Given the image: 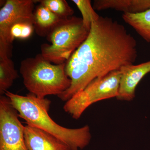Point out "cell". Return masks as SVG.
I'll use <instances>...</instances> for the list:
<instances>
[{
  "instance_id": "cell-1",
  "label": "cell",
  "mask_w": 150,
  "mask_h": 150,
  "mask_svg": "<svg viewBox=\"0 0 150 150\" xmlns=\"http://www.w3.org/2000/svg\"><path fill=\"white\" fill-rule=\"evenodd\" d=\"M137 57V41L126 28L111 18L100 16L92 23L86 39L65 63L71 82L58 97L67 102L95 79L133 64Z\"/></svg>"
},
{
  "instance_id": "cell-2",
  "label": "cell",
  "mask_w": 150,
  "mask_h": 150,
  "mask_svg": "<svg viewBox=\"0 0 150 150\" xmlns=\"http://www.w3.org/2000/svg\"><path fill=\"white\" fill-rule=\"evenodd\" d=\"M5 95L27 125L52 134L67 144L71 150H79L88 146L91 139L90 129L86 125L78 129H69L57 124L48 114L51 102L31 93L25 96L7 91Z\"/></svg>"
},
{
  "instance_id": "cell-3",
  "label": "cell",
  "mask_w": 150,
  "mask_h": 150,
  "mask_svg": "<svg viewBox=\"0 0 150 150\" xmlns=\"http://www.w3.org/2000/svg\"><path fill=\"white\" fill-rule=\"evenodd\" d=\"M66 64H55L41 54L24 59L21 63L20 73L29 93L38 98L61 94L71 85L65 71Z\"/></svg>"
},
{
  "instance_id": "cell-4",
  "label": "cell",
  "mask_w": 150,
  "mask_h": 150,
  "mask_svg": "<svg viewBox=\"0 0 150 150\" xmlns=\"http://www.w3.org/2000/svg\"><path fill=\"white\" fill-rule=\"evenodd\" d=\"M89 31L81 18L72 16L62 19L47 35L51 44H42L40 54L55 64L65 63L86 39Z\"/></svg>"
},
{
  "instance_id": "cell-5",
  "label": "cell",
  "mask_w": 150,
  "mask_h": 150,
  "mask_svg": "<svg viewBox=\"0 0 150 150\" xmlns=\"http://www.w3.org/2000/svg\"><path fill=\"white\" fill-rule=\"evenodd\" d=\"M120 79L121 72L119 70L95 79L66 102L64 106V110L77 120L93 103L103 100L117 98Z\"/></svg>"
},
{
  "instance_id": "cell-6",
  "label": "cell",
  "mask_w": 150,
  "mask_h": 150,
  "mask_svg": "<svg viewBox=\"0 0 150 150\" xmlns=\"http://www.w3.org/2000/svg\"><path fill=\"white\" fill-rule=\"evenodd\" d=\"M35 1L7 0L0 9V59L11 58L14 39L12 28L22 22L34 25Z\"/></svg>"
},
{
  "instance_id": "cell-7",
  "label": "cell",
  "mask_w": 150,
  "mask_h": 150,
  "mask_svg": "<svg viewBox=\"0 0 150 150\" xmlns=\"http://www.w3.org/2000/svg\"><path fill=\"white\" fill-rule=\"evenodd\" d=\"M18 111L6 96H0V150H28L25 142V126Z\"/></svg>"
},
{
  "instance_id": "cell-8",
  "label": "cell",
  "mask_w": 150,
  "mask_h": 150,
  "mask_svg": "<svg viewBox=\"0 0 150 150\" xmlns=\"http://www.w3.org/2000/svg\"><path fill=\"white\" fill-rule=\"evenodd\" d=\"M121 79L118 96L119 100L131 101L135 97L138 84L150 72V61L138 65L124 66L120 70Z\"/></svg>"
},
{
  "instance_id": "cell-9",
  "label": "cell",
  "mask_w": 150,
  "mask_h": 150,
  "mask_svg": "<svg viewBox=\"0 0 150 150\" xmlns=\"http://www.w3.org/2000/svg\"><path fill=\"white\" fill-rule=\"evenodd\" d=\"M24 138L28 150H71L52 134L27 124L25 126Z\"/></svg>"
},
{
  "instance_id": "cell-10",
  "label": "cell",
  "mask_w": 150,
  "mask_h": 150,
  "mask_svg": "<svg viewBox=\"0 0 150 150\" xmlns=\"http://www.w3.org/2000/svg\"><path fill=\"white\" fill-rule=\"evenodd\" d=\"M93 8L97 11L112 9L123 13H138L150 9V0H96Z\"/></svg>"
},
{
  "instance_id": "cell-11",
  "label": "cell",
  "mask_w": 150,
  "mask_h": 150,
  "mask_svg": "<svg viewBox=\"0 0 150 150\" xmlns=\"http://www.w3.org/2000/svg\"><path fill=\"white\" fill-rule=\"evenodd\" d=\"M61 19L42 5L37 6L34 11V26L36 33L47 35L50 30Z\"/></svg>"
},
{
  "instance_id": "cell-12",
  "label": "cell",
  "mask_w": 150,
  "mask_h": 150,
  "mask_svg": "<svg viewBox=\"0 0 150 150\" xmlns=\"http://www.w3.org/2000/svg\"><path fill=\"white\" fill-rule=\"evenodd\" d=\"M122 17L144 40L150 43V9L140 13H123Z\"/></svg>"
},
{
  "instance_id": "cell-13",
  "label": "cell",
  "mask_w": 150,
  "mask_h": 150,
  "mask_svg": "<svg viewBox=\"0 0 150 150\" xmlns=\"http://www.w3.org/2000/svg\"><path fill=\"white\" fill-rule=\"evenodd\" d=\"M19 77L11 58L0 59V94L4 95Z\"/></svg>"
},
{
  "instance_id": "cell-14",
  "label": "cell",
  "mask_w": 150,
  "mask_h": 150,
  "mask_svg": "<svg viewBox=\"0 0 150 150\" xmlns=\"http://www.w3.org/2000/svg\"><path fill=\"white\" fill-rule=\"evenodd\" d=\"M81 13L82 19L84 27L90 31L91 24L99 19L100 16L91 5L90 0H73Z\"/></svg>"
},
{
  "instance_id": "cell-15",
  "label": "cell",
  "mask_w": 150,
  "mask_h": 150,
  "mask_svg": "<svg viewBox=\"0 0 150 150\" xmlns=\"http://www.w3.org/2000/svg\"><path fill=\"white\" fill-rule=\"evenodd\" d=\"M38 1L60 18H67L73 16L74 10L65 0H42Z\"/></svg>"
},
{
  "instance_id": "cell-16",
  "label": "cell",
  "mask_w": 150,
  "mask_h": 150,
  "mask_svg": "<svg viewBox=\"0 0 150 150\" xmlns=\"http://www.w3.org/2000/svg\"><path fill=\"white\" fill-rule=\"evenodd\" d=\"M33 24L29 23L22 22L14 25L11 29V33L14 40L15 38L25 39L29 38L33 32Z\"/></svg>"
}]
</instances>
